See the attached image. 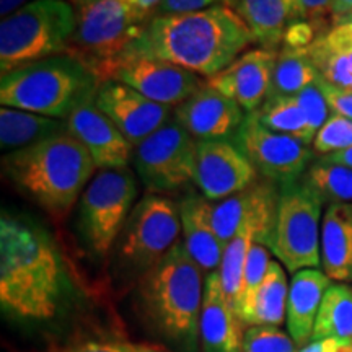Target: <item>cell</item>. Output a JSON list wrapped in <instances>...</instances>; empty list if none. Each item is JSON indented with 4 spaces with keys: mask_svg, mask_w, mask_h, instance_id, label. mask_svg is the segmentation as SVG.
Masks as SVG:
<instances>
[{
    "mask_svg": "<svg viewBox=\"0 0 352 352\" xmlns=\"http://www.w3.org/2000/svg\"><path fill=\"white\" fill-rule=\"evenodd\" d=\"M253 43L256 41L239 13L228 6H215L201 12L153 16L126 54L155 57L210 78Z\"/></svg>",
    "mask_w": 352,
    "mask_h": 352,
    "instance_id": "1",
    "label": "cell"
},
{
    "mask_svg": "<svg viewBox=\"0 0 352 352\" xmlns=\"http://www.w3.org/2000/svg\"><path fill=\"white\" fill-rule=\"evenodd\" d=\"M63 292V270L52 245L38 228L19 219H0V303L26 320L56 315Z\"/></svg>",
    "mask_w": 352,
    "mask_h": 352,
    "instance_id": "2",
    "label": "cell"
},
{
    "mask_svg": "<svg viewBox=\"0 0 352 352\" xmlns=\"http://www.w3.org/2000/svg\"><path fill=\"white\" fill-rule=\"evenodd\" d=\"M7 178L54 217H64L82 197L96 165L70 132L43 140L2 158Z\"/></svg>",
    "mask_w": 352,
    "mask_h": 352,
    "instance_id": "3",
    "label": "cell"
},
{
    "mask_svg": "<svg viewBox=\"0 0 352 352\" xmlns=\"http://www.w3.org/2000/svg\"><path fill=\"white\" fill-rule=\"evenodd\" d=\"M204 271L176 243L139 279V297L145 314L170 340L195 349L199 334Z\"/></svg>",
    "mask_w": 352,
    "mask_h": 352,
    "instance_id": "4",
    "label": "cell"
},
{
    "mask_svg": "<svg viewBox=\"0 0 352 352\" xmlns=\"http://www.w3.org/2000/svg\"><path fill=\"white\" fill-rule=\"evenodd\" d=\"M101 80L72 54H59L25 64L2 76V107L67 120L80 104L95 98Z\"/></svg>",
    "mask_w": 352,
    "mask_h": 352,
    "instance_id": "5",
    "label": "cell"
},
{
    "mask_svg": "<svg viewBox=\"0 0 352 352\" xmlns=\"http://www.w3.org/2000/svg\"><path fill=\"white\" fill-rule=\"evenodd\" d=\"M77 30V10L65 0H33L0 23V72L65 54Z\"/></svg>",
    "mask_w": 352,
    "mask_h": 352,
    "instance_id": "6",
    "label": "cell"
},
{
    "mask_svg": "<svg viewBox=\"0 0 352 352\" xmlns=\"http://www.w3.org/2000/svg\"><path fill=\"white\" fill-rule=\"evenodd\" d=\"M152 19L127 0H91L77 8V30L67 54L87 64L101 82Z\"/></svg>",
    "mask_w": 352,
    "mask_h": 352,
    "instance_id": "7",
    "label": "cell"
},
{
    "mask_svg": "<svg viewBox=\"0 0 352 352\" xmlns=\"http://www.w3.org/2000/svg\"><path fill=\"white\" fill-rule=\"evenodd\" d=\"M324 202L302 179L280 186L276 223L267 248L290 272L321 264V208Z\"/></svg>",
    "mask_w": 352,
    "mask_h": 352,
    "instance_id": "8",
    "label": "cell"
},
{
    "mask_svg": "<svg viewBox=\"0 0 352 352\" xmlns=\"http://www.w3.org/2000/svg\"><path fill=\"white\" fill-rule=\"evenodd\" d=\"M138 197V183L127 168L101 170L78 204V228L96 256H107L121 235Z\"/></svg>",
    "mask_w": 352,
    "mask_h": 352,
    "instance_id": "9",
    "label": "cell"
},
{
    "mask_svg": "<svg viewBox=\"0 0 352 352\" xmlns=\"http://www.w3.org/2000/svg\"><path fill=\"white\" fill-rule=\"evenodd\" d=\"M179 233L178 204L165 196H144L134 206L121 232V263L127 270L145 274L178 243Z\"/></svg>",
    "mask_w": 352,
    "mask_h": 352,
    "instance_id": "10",
    "label": "cell"
},
{
    "mask_svg": "<svg viewBox=\"0 0 352 352\" xmlns=\"http://www.w3.org/2000/svg\"><path fill=\"white\" fill-rule=\"evenodd\" d=\"M196 145L197 140L171 120L135 145L132 164L152 195L173 191L195 179Z\"/></svg>",
    "mask_w": 352,
    "mask_h": 352,
    "instance_id": "11",
    "label": "cell"
},
{
    "mask_svg": "<svg viewBox=\"0 0 352 352\" xmlns=\"http://www.w3.org/2000/svg\"><path fill=\"white\" fill-rule=\"evenodd\" d=\"M264 179L284 186L298 182L310 166L314 151L308 144L264 127L253 113L232 140Z\"/></svg>",
    "mask_w": 352,
    "mask_h": 352,
    "instance_id": "12",
    "label": "cell"
},
{
    "mask_svg": "<svg viewBox=\"0 0 352 352\" xmlns=\"http://www.w3.org/2000/svg\"><path fill=\"white\" fill-rule=\"evenodd\" d=\"M107 80L134 88L145 98L176 108L202 87L199 76L178 65L147 56L126 54L111 65Z\"/></svg>",
    "mask_w": 352,
    "mask_h": 352,
    "instance_id": "13",
    "label": "cell"
},
{
    "mask_svg": "<svg viewBox=\"0 0 352 352\" xmlns=\"http://www.w3.org/2000/svg\"><path fill=\"white\" fill-rule=\"evenodd\" d=\"M252 162L232 140H197L195 184L209 201L227 199L258 179Z\"/></svg>",
    "mask_w": 352,
    "mask_h": 352,
    "instance_id": "14",
    "label": "cell"
},
{
    "mask_svg": "<svg viewBox=\"0 0 352 352\" xmlns=\"http://www.w3.org/2000/svg\"><path fill=\"white\" fill-rule=\"evenodd\" d=\"M95 103L134 147L171 121L175 111V108L145 98L118 80L101 82Z\"/></svg>",
    "mask_w": 352,
    "mask_h": 352,
    "instance_id": "15",
    "label": "cell"
},
{
    "mask_svg": "<svg viewBox=\"0 0 352 352\" xmlns=\"http://www.w3.org/2000/svg\"><path fill=\"white\" fill-rule=\"evenodd\" d=\"M246 114L239 103L208 82L173 111L175 120L196 140H233Z\"/></svg>",
    "mask_w": 352,
    "mask_h": 352,
    "instance_id": "16",
    "label": "cell"
},
{
    "mask_svg": "<svg viewBox=\"0 0 352 352\" xmlns=\"http://www.w3.org/2000/svg\"><path fill=\"white\" fill-rule=\"evenodd\" d=\"M277 56L279 51L267 47L245 51L228 67L206 82L239 103L248 114L254 113L270 96Z\"/></svg>",
    "mask_w": 352,
    "mask_h": 352,
    "instance_id": "17",
    "label": "cell"
},
{
    "mask_svg": "<svg viewBox=\"0 0 352 352\" xmlns=\"http://www.w3.org/2000/svg\"><path fill=\"white\" fill-rule=\"evenodd\" d=\"M65 122L70 134L76 135L90 152L96 168H127L134 153V145L109 121L107 114L96 107L95 98L80 104Z\"/></svg>",
    "mask_w": 352,
    "mask_h": 352,
    "instance_id": "18",
    "label": "cell"
},
{
    "mask_svg": "<svg viewBox=\"0 0 352 352\" xmlns=\"http://www.w3.org/2000/svg\"><path fill=\"white\" fill-rule=\"evenodd\" d=\"M183 245L202 271H219L222 264L226 243L219 239L212 226L214 204L204 196L189 192L179 201Z\"/></svg>",
    "mask_w": 352,
    "mask_h": 352,
    "instance_id": "19",
    "label": "cell"
},
{
    "mask_svg": "<svg viewBox=\"0 0 352 352\" xmlns=\"http://www.w3.org/2000/svg\"><path fill=\"white\" fill-rule=\"evenodd\" d=\"M199 334L204 352L241 351V320L227 300L219 271L206 277Z\"/></svg>",
    "mask_w": 352,
    "mask_h": 352,
    "instance_id": "20",
    "label": "cell"
},
{
    "mask_svg": "<svg viewBox=\"0 0 352 352\" xmlns=\"http://www.w3.org/2000/svg\"><path fill=\"white\" fill-rule=\"evenodd\" d=\"M279 192V184L258 178L252 186L214 204L212 226L219 239L227 246L248 220L266 210L277 209Z\"/></svg>",
    "mask_w": 352,
    "mask_h": 352,
    "instance_id": "21",
    "label": "cell"
},
{
    "mask_svg": "<svg viewBox=\"0 0 352 352\" xmlns=\"http://www.w3.org/2000/svg\"><path fill=\"white\" fill-rule=\"evenodd\" d=\"M331 279L318 270H302L294 274L289 285L287 328L297 346H307L311 340L324 294Z\"/></svg>",
    "mask_w": 352,
    "mask_h": 352,
    "instance_id": "22",
    "label": "cell"
},
{
    "mask_svg": "<svg viewBox=\"0 0 352 352\" xmlns=\"http://www.w3.org/2000/svg\"><path fill=\"white\" fill-rule=\"evenodd\" d=\"M321 266L329 279L352 280V202L328 206L323 215Z\"/></svg>",
    "mask_w": 352,
    "mask_h": 352,
    "instance_id": "23",
    "label": "cell"
},
{
    "mask_svg": "<svg viewBox=\"0 0 352 352\" xmlns=\"http://www.w3.org/2000/svg\"><path fill=\"white\" fill-rule=\"evenodd\" d=\"M232 8L245 21L261 47L277 50L284 34L298 19L296 0H232Z\"/></svg>",
    "mask_w": 352,
    "mask_h": 352,
    "instance_id": "24",
    "label": "cell"
},
{
    "mask_svg": "<svg viewBox=\"0 0 352 352\" xmlns=\"http://www.w3.org/2000/svg\"><path fill=\"white\" fill-rule=\"evenodd\" d=\"M307 51L321 78L352 90V21L320 33Z\"/></svg>",
    "mask_w": 352,
    "mask_h": 352,
    "instance_id": "25",
    "label": "cell"
},
{
    "mask_svg": "<svg viewBox=\"0 0 352 352\" xmlns=\"http://www.w3.org/2000/svg\"><path fill=\"white\" fill-rule=\"evenodd\" d=\"M67 131L65 120H56V118L8 107L0 109V145L2 151L8 153L43 142Z\"/></svg>",
    "mask_w": 352,
    "mask_h": 352,
    "instance_id": "26",
    "label": "cell"
},
{
    "mask_svg": "<svg viewBox=\"0 0 352 352\" xmlns=\"http://www.w3.org/2000/svg\"><path fill=\"white\" fill-rule=\"evenodd\" d=\"M289 284L285 271L277 261H271L264 280L253 298L243 323L252 327H279L287 315Z\"/></svg>",
    "mask_w": 352,
    "mask_h": 352,
    "instance_id": "27",
    "label": "cell"
},
{
    "mask_svg": "<svg viewBox=\"0 0 352 352\" xmlns=\"http://www.w3.org/2000/svg\"><path fill=\"white\" fill-rule=\"evenodd\" d=\"M311 340L352 344V289L349 285H329L316 316Z\"/></svg>",
    "mask_w": 352,
    "mask_h": 352,
    "instance_id": "28",
    "label": "cell"
},
{
    "mask_svg": "<svg viewBox=\"0 0 352 352\" xmlns=\"http://www.w3.org/2000/svg\"><path fill=\"white\" fill-rule=\"evenodd\" d=\"M253 114L267 129L300 139L308 145L314 142L316 132L296 96H270Z\"/></svg>",
    "mask_w": 352,
    "mask_h": 352,
    "instance_id": "29",
    "label": "cell"
},
{
    "mask_svg": "<svg viewBox=\"0 0 352 352\" xmlns=\"http://www.w3.org/2000/svg\"><path fill=\"white\" fill-rule=\"evenodd\" d=\"M320 74L307 50L283 46L277 56L270 96H297L318 80ZM267 96V98H270Z\"/></svg>",
    "mask_w": 352,
    "mask_h": 352,
    "instance_id": "30",
    "label": "cell"
},
{
    "mask_svg": "<svg viewBox=\"0 0 352 352\" xmlns=\"http://www.w3.org/2000/svg\"><path fill=\"white\" fill-rule=\"evenodd\" d=\"M300 179L329 206L352 202V168L349 166L320 158L308 166Z\"/></svg>",
    "mask_w": 352,
    "mask_h": 352,
    "instance_id": "31",
    "label": "cell"
},
{
    "mask_svg": "<svg viewBox=\"0 0 352 352\" xmlns=\"http://www.w3.org/2000/svg\"><path fill=\"white\" fill-rule=\"evenodd\" d=\"M271 252L266 245L261 243H253L252 250L248 253V259H246L245 266V274L243 280H241V289H240V297L239 303H236V315L243 323L246 314L252 308L253 298L256 296L259 285L264 280L267 267L271 264Z\"/></svg>",
    "mask_w": 352,
    "mask_h": 352,
    "instance_id": "32",
    "label": "cell"
},
{
    "mask_svg": "<svg viewBox=\"0 0 352 352\" xmlns=\"http://www.w3.org/2000/svg\"><path fill=\"white\" fill-rule=\"evenodd\" d=\"M314 152L321 157L347 151L352 147V121L347 118L331 114L320 127L314 139Z\"/></svg>",
    "mask_w": 352,
    "mask_h": 352,
    "instance_id": "33",
    "label": "cell"
},
{
    "mask_svg": "<svg viewBox=\"0 0 352 352\" xmlns=\"http://www.w3.org/2000/svg\"><path fill=\"white\" fill-rule=\"evenodd\" d=\"M241 352H296V342L276 327H250L243 334Z\"/></svg>",
    "mask_w": 352,
    "mask_h": 352,
    "instance_id": "34",
    "label": "cell"
},
{
    "mask_svg": "<svg viewBox=\"0 0 352 352\" xmlns=\"http://www.w3.org/2000/svg\"><path fill=\"white\" fill-rule=\"evenodd\" d=\"M296 98L298 104H300V108L303 109V113H305L311 129L318 132L320 127L328 121L329 113H331V109L328 107V101L324 98L323 91H321L318 85V80L308 85L305 90H302Z\"/></svg>",
    "mask_w": 352,
    "mask_h": 352,
    "instance_id": "35",
    "label": "cell"
},
{
    "mask_svg": "<svg viewBox=\"0 0 352 352\" xmlns=\"http://www.w3.org/2000/svg\"><path fill=\"white\" fill-rule=\"evenodd\" d=\"M318 85L323 91L324 98L328 101V107L331 109L333 114L338 116L347 118L352 121V90L351 88L336 87L333 83L324 80V78H318Z\"/></svg>",
    "mask_w": 352,
    "mask_h": 352,
    "instance_id": "36",
    "label": "cell"
},
{
    "mask_svg": "<svg viewBox=\"0 0 352 352\" xmlns=\"http://www.w3.org/2000/svg\"><path fill=\"white\" fill-rule=\"evenodd\" d=\"M215 6L232 7V0H162L155 15H179V13H192L208 10Z\"/></svg>",
    "mask_w": 352,
    "mask_h": 352,
    "instance_id": "37",
    "label": "cell"
},
{
    "mask_svg": "<svg viewBox=\"0 0 352 352\" xmlns=\"http://www.w3.org/2000/svg\"><path fill=\"white\" fill-rule=\"evenodd\" d=\"M316 36L318 34H316L314 23L305 20H298L287 28V32L284 34L283 46L297 47V50H308L314 44Z\"/></svg>",
    "mask_w": 352,
    "mask_h": 352,
    "instance_id": "38",
    "label": "cell"
},
{
    "mask_svg": "<svg viewBox=\"0 0 352 352\" xmlns=\"http://www.w3.org/2000/svg\"><path fill=\"white\" fill-rule=\"evenodd\" d=\"M298 19L316 25L324 16H331L333 0H296Z\"/></svg>",
    "mask_w": 352,
    "mask_h": 352,
    "instance_id": "39",
    "label": "cell"
},
{
    "mask_svg": "<svg viewBox=\"0 0 352 352\" xmlns=\"http://www.w3.org/2000/svg\"><path fill=\"white\" fill-rule=\"evenodd\" d=\"M54 352H127L122 346V342L113 344V342H95V341H87L80 342V344H72L59 347Z\"/></svg>",
    "mask_w": 352,
    "mask_h": 352,
    "instance_id": "40",
    "label": "cell"
},
{
    "mask_svg": "<svg viewBox=\"0 0 352 352\" xmlns=\"http://www.w3.org/2000/svg\"><path fill=\"white\" fill-rule=\"evenodd\" d=\"M352 16V0H333L331 19L333 25L344 23Z\"/></svg>",
    "mask_w": 352,
    "mask_h": 352,
    "instance_id": "41",
    "label": "cell"
},
{
    "mask_svg": "<svg viewBox=\"0 0 352 352\" xmlns=\"http://www.w3.org/2000/svg\"><path fill=\"white\" fill-rule=\"evenodd\" d=\"M321 160L331 162V164H340V165H344V166H349V168H352V147L347 148V151L329 153V155L321 157Z\"/></svg>",
    "mask_w": 352,
    "mask_h": 352,
    "instance_id": "42",
    "label": "cell"
},
{
    "mask_svg": "<svg viewBox=\"0 0 352 352\" xmlns=\"http://www.w3.org/2000/svg\"><path fill=\"white\" fill-rule=\"evenodd\" d=\"M127 2H129L131 6H134L135 8H139V10L145 13V15H148L151 19H153V15H155L157 8L160 6L162 0H127Z\"/></svg>",
    "mask_w": 352,
    "mask_h": 352,
    "instance_id": "43",
    "label": "cell"
},
{
    "mask_svg": "<svg viewBox=\"0 0 352 352\" xmlns=\"http://www.w3.org/2000/svg\"><path fill=\"white\" fill-rule=\"evenodd\" d=\"M25 2L26 0H0V15H2V19H6V16L20 10L21 7H25Z\"/></svg>",
    "mask_w": 352,
    "mask_h": 352,
    "instance_id": "44",
    "label": "cell"
},
{
    "mask_svg": "<svg viewBox=\"0 0 352 352\" xmlns=\"http://www.w3.org/2000/svg\"><path fill=\"white\" fill-rule=\"evenodd\" d=\"M124 349L127 352H165L162 351L160 347L148 346V344H132V342H122Z\"/></svg>",
    "mask_w": 352,
    "mask_h": 352,
    "instance_id": "45",
    "label": "cell"
},
{
    "mask_svg": "<svg viewBox=\"0 0 352 352\" xmlns=\"http://www.w3.org/2000/svg\"><path fill=\"white\" fill-rule=\"evenodd\" d=\"M298 352H328V340L310 342V344L303 346Z\"/></svg>",
    "mask_w": 352,
    "mask_h": 352,
    "instance_id": "46",
    "label": "cell"
},
{
    "mask_svg": "<svg viewBox=\"0 0 352 352\" xmlns=\"http://www.w3.org/2000/svg\"><path fill=\"white\" fill-rule=\"evenodd\" d=\"M328 352H352V344H342V342L328 340Z\"/></svg>",
    "mask_w": 352,
    "mask_h": 352,
    "instance_id": "47",
    "label": "cell"
},
{
    "mask_svg": "<svg viewBox=\"0 0 352 352\" xmlns=\"http://www.w3.org/2000/svg\"><path fill=\"white\" fill-rule=\"evenodd\" d=\"M76 2L80 6V3H85V2H91V0H76Z\"/></svg>",
    "mask_w": 352,
    "mask_h": 352,
    "instance_id": "48",
    "label": "cell"
},
{
    "mask_svg": "<svg viewBox=\"0 0 352 352\" xmlns=\"http://www.w3.org/2000/svg\"><path fill=\"white\" fill-rule=\"evenodd\" d=\"M347 21H352V19H351V20H347Z\"/></svg>",
    "mask_w": 352,
    "mask_h": 352,
    "instance_id": "49",
    "label": "cell"
},
{
    "mask_svg": "<svg viewBox=\"0 0 352 352\" xmlns=\"http://www.w3.org/2000/svg\"><path fill=\"white\" fill-rule=\"evenodd\" d=\"M351 19H352V16H351ZM351 19H349V20H351Z\"/></svg>",
    "mask_w": 352,
    "mask_h": 352,
    "instance_id": "50",
    "label": "cell"
}]
</instances>
